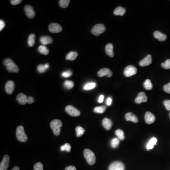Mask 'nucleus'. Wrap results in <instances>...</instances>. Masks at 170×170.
Returning <instances> with one entry per match:
<instances>
[{"label":"nucleus","mask_w":170,"mask_h":170,"mask_svg":"<svg viewBox=\"0 0 170 170\" xmlns=\"http://www.w3.org/2000/svg\"><path fill=\"white\" fill-rule=\"evenodd\" d=\"M84 155L86 161L89 165H93L96 162V158L94 153L88 149H86L84 151Z\"/></svg>","instance_id":"nucleus-1"},{"label":"nucleus","mask_w":170,"mask_h":170,"mask_svg":"<svg viewBox=\"0 0 170 170\" xmlns=\"http://www.w3.org/2000/svg\"><path fill=\"white\" fill-rule=\"evenodd\" d=\"M50 126L55 136H59L60 134L61 128L62 126V122L61 121L59 120H54L51 122Z\"/></svg>","instance_id":"nucleus-2"},{"label":"nucleus","mask_w":170,"mask_h":170,"mask_svg":"<svg viewBox=\"0 0 170 170\" xmlns=\"http://www.w3.org/2000/svg\"><path fill=\"white\" fill-rule=\"evenodd\" d=\"M16 137L19 141L25 142L28 140V138L25 133L24 129L22 126H19L16 130Z\"/></svg>","instance_id":"nucleus-3"},{"label":"nucleus","mask_w":170,"mask_h":170,"mask_svg":"<svg viewBox=\"0 0 170 170\" xmlns=\"http://www.w3.org/2000/svg\"><path fill=\"white\" fill-rule=\"evenodd\" d=\"M105 27L103 24H98L95 25L91 30V32L95 36H99L100 35L105 31Z\"/></svg>","instance_id":"nucleus-4"},{"label":"nucleus","mask_w":170,"mask_h":170,"mask_svg":"<svg viewBox=\"0 0 170 170\" xmlns=\"http://www.w3.org/2000/svg\"><path fill=\"white\" fill-rule=\"evenodd\" d=\"M137 73V69L133 65H129L125 68L124 70V74L126 77H130L135 75Z\"/></svg>","instance_id":"nucleus-5"},{"label":"nucleus","mask_w":170,"mask_h":170,"mask_svg":"<svg viewBox=\"0 0 170 170\" xmlns=\"http://www.w3.org/2000/svg\"><path fill=\"white\" fill-rule=\"evenodd\" d=\"M66 113L73 117H78L80 115V112L72 105H68L65 108Z\"/></svg>","instance_id":"nucleus-6"},{"label":"nucleus","mask_w":170,"mask_h":170,"mask_svg":"<svg viewBox=\"0 0 170 170\" xmlns=\"http://www.w3.org/2000/svg\"><path fill=\"white\" fill-rule=\"evenodd\" d=\"M108 170H125L124 165L121 162H114L111 164Z\"/></svg>","instance_id":"nucleus-7"},{"label":"nucleus","mask_w":170,"mask_h":170,"mask_svg":"<svg viewBox=\"0 0 170 170\" xmlns=\"http://www.w3.org/2000/svg\"><path fill=\"white\" fill-rule=\"evenodd\" d=\"M50 32L53 33H58L62 30V26L57 23H51L49 26Z\"/></svg>","instance_id":"nucleus-8"},{"label":"nucleus","mask_w":170,"mask_h":170,"mask_svg":"<svg viewBox=\"0 0 170 170\" xmlns=\"http://www.w3.org/2000/svg\"><path fill=\"white\" fill-rule=\"evenodd\" d=\"M24 10L26 15L29 19H33L36 15L34 10L31 5H26L24 7Z\"/></svg>","instance_id":"nucleus-9"},{"label":"nucleus","mask_w":170,"mask_h":170,"mask_svg":"<svg viewBox=\"0 0 170 170\" xmlns=\"http://www.w3.org/2000/svg\"><path fill=\"white\" fill-rule=\"evenodd\" d=\"M10 157L8 155H5L3 161L0 164V170H6L9 167Z\"/></svg>","instance_id":"nucleus-10"},{"label":"nucleus","mask_w":170,"mask_h":170,"mask_svg":"<svg viewBox=\"0 0 170 170\" xmlns=\"http://www.w3.org/2000/svg\"><path fill=\"white\" fill-rule=\"evenodd\" d=\"M15 89V83L13 81H8L5 85V91L7 94L11 95L12 94Z\"/></svg>","instance_id":"nucleus-11"},{"label":"nucleus","mask_w":170,"mask_h":170,"mask_svg":"<svg viewBox=\"0 0 170 170\" xmlns=\"http://www.w3.org/2000/svg\"><path fill=\"white\" fill-rule=\"evenodd\" d=\"M147 101V97L146 96V94L143 92H140L138 94V97L135 99V103L138 104H140L142 103H145Z\"/></svg>","instance_id":"nucleus-12"},{"label":"nucleus","mask_w":170,"mask_h":170,"mask_svg":"<svg viewBox=\"0 0 170 170\" xmlns=\"http://www.w3.org/2000/svg\"><path fill=\"white\" fill-rule=\"evenodd\" d=\"M97 75L99 77L106 76L107 77H110L113 76V73L108 68H103L99 70L98 72Z\"/></svg>","instance_id":"nucleus-13"},{"label":"nucleus","mask_w":170,"mask_h":170,"mask_svg":"<svg viewBox=\"0 0 170 170\" xmlns=\"http://www.w3.org/2000/svg\"><path fill=\"white\" fill-rule=\"evenodd\" d=\"M152 62V56L151 55H147L145 58L140 61L139 64L141 67H145V66H148L150 65Z\"/></svg>","instance_id":"nucleus-14"},{"label":"nucleus","mask_w":170,"mask_h":170,"mask_svg":"<svg viewBox=\"0 0 170 170\" xmlns=\"http://www.w3.org/2000/svg\"><path fill=\"white\" fill-rule=\"evenodd\" d=\"M155 115L151 112H147L145 114V120L146 123L148 124H151L155 121Z\"/></svg>","instance_id":"nucleus-15"},{"label":"nucleus","mask_w":170,"mask_h":170,"mask_svg":"<svg viewBox=\"0 0 170 170\" xmlns=\"http://www.w3.org/2000/svg\"><path fill=\"white\" fill-rule=\"evenodd\" d=\"M28 98L27 95L23 93H20L19 94L17 97V100L19 104L22 105H25L28 103Z\"/></svg>","instance_id":"nucleus-16"},{"label":"nucleus","mask_w":170,"mask_h":170,"mask_svg":"<svg viewBox=\"0 0 170 170\" xmlns=\"http://www.w3.org/2000/svg\"><path fill=\"white\" fill-rule=\"evenodd\" d=\"M154 37L158 39L160 42H164L167 39V36L166 35L162 34L159 31H156L154 33Z\"/></svg>","instance_id":"nucleus-17"},{"label":"nucleus","mask_w":170,"mask_h":170,"mask_svg":"<svg viewBox=\"0 0 170 170\" xmlns=\"http://www.w3.org/2000/svg\"><path fill=\"white\" fill-rule=\"evenodd\" d=\"M6 69L9 73H18L19 71V68L14 62L6 66Z\"/></svg>","instance_id":"nucleus-18"},{"label":"nucleus","mask_w":170,"mask_h":170,"mask_svg":"<svg viewBox=\"0 0 170 170\" xmlns=\"http://www.w3.org/2000/svg\"><path fill=\"white\" fill-rule=\"evenodd\" d=\"M40 41L43 45H46L52 44L53 40L49 36H42L40 38Z\"/></svg>","instance_id":"nucleus-19"},{"label":"nucleus","mask_w":170,"mask_h":170,"mask_svg":"<svg viewBox=\"0 0 170 170\" xmlns=\"http://www.w3.org/2000/svg\"><path fill=\"white\" fill-rule=\"evenodd\" d=\"M125 118L127 121H131L135 123H137L138 122V118L132 113H126Z\"/></svg>","instance_id":"nucleus-20"},{"label":"nucleus","mask_w":170,"mask_h":170,"mask_svg":"<svg viewBox=\"0 0 170 170\" xmlns=\"http://www.w3.org/2000/svg\"><path fill=\"white\" fill-rule=\"evenodd\" d=\"M113 46L112 44H108L105 46V52L108 56L110 57H113L114 56L113 53Z\"/></svg>","instance_id":"nucleus-21"},{"label":"nucleus","mask_w":170,"mask_h":170,"mask_svg":"<svg viewBox=\"0 0 170 170\" xmlns=\"http://www.w3.org/2000/svg\"><path fill=\"white\" fill-rule=\"evenodd\" d=\"M102 124H103V127H104L106 130L109 131L112 128L113 123L108 118H105L103 120Z\"/></svg>","instance_id":"nucleus-22"},{"label":"nucleus","mask_w":170,"mask_h":170,"mask_svg":"<svg viewBox=\"0 0 170 170\" xmlns=\"http://www.w3.org/2000/svg\"><path fill=\"white\" fill-rule=\"evenodd\" d=\"M126 9L121 6H119L115 9L113 14L116 16H123L126 12Z\"/></svg>","instance_id":"nucleus-23"},{"label":"nucleus","mask_w":170,"mask_h":170,"mask_svg":"<svg viewBox=\"0 0 170 170\" xmlns=\"http://www.w3.org/2000/svg\"><path fill=\"white\" fill-rule=\"evenodd\" d=\"M157 142H158V140L155 138H151L147 145V150H149L153 149L154 146L157 145Z\"/></svg>","instance_id":"nucleus-24"},{"label":"nucleus","mask_w":170,"mask_h":170,"mask_svg":"<svg viewBox=\"0 0 170 170\" xmlns=\"http://www.w3.org/2000/svg\"><path fill=\"white\" fill-rule=\"evenodd\" d=\"M36 42V36L34 34H31L28 37V45L29 47H33L35 44Z\"/></svg>","instance_id":"nucleus-25"},{"label":"nucleus","mask_w":170,"mask_h":170,"mask_svg":"<svg viewBox=\"0 0 170 170\" xmlns=\"http://www.w3.org/2000/svg\"><path fill=\"white\" fill-rule=\"evenodd\" d=\"M38 51L42 55H48L49 53V50L47 47H46L44 45H41L38 47Z\"/></svg>","instance_id":"nucleus-26"},{"label":"nucleus","mask_w":170,"mask_h":170,"mask_svg":"<svg viewBox=\"0 0 170 170\" xmlns=\"http://www.w3.org/2000/svg\"><path fill=\"white\" fill-rule=\"evenodd\" d=\"M78 53L77 52H70L66 56V58L67 60L70 61H74L77 58Z\"/></svg>","instance_id":"nucleus-27"},{"label":"nucleus","mask_w":170,"mask_h":170,"mask_svg":"<svg viewBox=\"0 0 170 170\" xmlns=\"http://www.w3.org/2000/svg\"><path fill=\"white\" fill-rule=\"evenodd\" d=\"M76 132L77 137H80L85 133V130L80 126H77L76 128Z\"/></svg>","instance_id":"nucleus-28"},{"label":"nucleus","mask_w":170,"mask_h":170,"mask_svg":"<svg viewBox=\"0 0 170 170\" xmlns=\"http://www.w3.org/2000/svg\"><path fill=\"white\" fill-rule=\"evenodd\" d=\"M106 109L105 106H97L94 108V111L96 113H103L105 112Z\"/></svg>","instance_id":"nucleus-29"},{"label":"nucleus","mask_w":170,"mask_h":170,"mask_svg":"<svg viewBox=\"0 0 170 170\" xmlns=\"http://www.w3.org/2000/svg\"><path fill=\"white\" fill-rule=\"evenodd\" d=\"M144 86L145 89L147 90H150L152 89L153 85L150 80L147 79L144 83Z\"/></svg>","instance_id":"nucleus-30"},{"label":"nucleus","mask_w":170,"mask_h":170,"mask_svg":"<svg viewBox=\"0 0 170 170\" xmlns=\"http://www.w3.org/2000/svg\"><path fill=\"white\" fill-rule=\"evenodd\" d=\"M115 134L119 140H124V134L122 130H120V129L116 130L115 131Z\"/></svg>","instance_id":"nucleus-31"},{"label":"nucleus","mask_w":170,"mask_h":170,"mask_svg":"<svg viewBox=\"0 0 170 170\" xmlns=\"http://www.w3.org/2000/svg\"><path fill=\"white\" fill-rule=\"evenodd\" d=\"M64 86H65V88L68 89H70L73 88L74 86V83L72 81H70V80H66L64 83Z\"/></svg>","instance_id":"nucleus-32"},{"label":"nucleus","mask_w":170,"mask_h":170,"mask_svg":"<svg viewBox=\"0 0 170 170\" xmlns=\"http://www.w3.org/2000/svg\"><path fill=\"white\" fill-rule=\"evenodd\" d=\"M70 3V0H60L59 4L62 8H66L69 6Z\"/></svg>","instance_id":"nucleus-33"},{"label":"nucleus","mask_w":170,"mask_h":170,"mask_svg":"<svg viewBox=\"0 0 170 170\" xmlns=\"http://www.w3.org/2000/svg\"><path fill=\"white\" fill-rule=\"evenodd\" d=\"M120 140L118 138H114L111 141V145L113 149H115L118 147L119 145Z\"/></svg>","instance_id":"nucleus-34"},{"label":"nucleus","mask_w":170,"mask_h":170,"mask_svg":"<svg viewBox=\"0 0 170 170\" xmlns=\"http://www.w3.org/2000/svg\"><path fill=\"white\" fill-rule=\"evenodd\" d=\"M61 151H66L70 152L71 151V146L70 144L66 143L64 146H61Z\"/></svg>","instance_id":"nucleus-35"},{"label":"nucleus","mask_w":170,"mask_h":170,"mask_svg":"<svg viewBox=\"0 0 170 170\" xmlns=\"http://www.w3.org/2000/svg\"><path fill=\"white\" fill-rule=\"evenodd\" d=\"M95 86H96V84L95 83H88L85 85L84 87V89L86 90H90V89L94 88H95Z\"/></svg>","instance_id":"nucleus-36"},{"label":"nucleus","mask_w":170,"mask_h":170,"mask_svg":"<svg viewBox=\"0 0 170 170\" xmlns=\"http://www.w3.org/2000/svg\"><path fill=\"white\" fill-rule=\"evenodd\" d=\"M37 70L39 73H45L47 69L46 68L45 65L39 64L37 67Z\"/></svg>","instance_id":"nucleus-37"},{"label":"nucleus","mask_w":170,"mask_h":170,"mask_svg":"<svg viewBox=\"0 0 170 170\" xmlns=\"http://www.w3.org/2000/svg\"><path fill=\"white\" fill-rule=\"evenodd\" d=\"M161 66L164 69L168 70L170 69V59H168L165 62L161 64Z\"/></svg>","instance_id":"nucleus-38"},{"label":"nucleus","mask_w":170,"mask_h":170,"mask_svg":"<svg viewBox=\"0 0 170 170\" xmlns=\"http://www.w3.org/2000/svg\"><path fill=\"white\" fill-rule=\"evenodd\" d=\"M34 170H44L43 164L40 162L36 163L34 166Z\"/></svg>","instance_id":"nucleus-39"},{"label":"nucleus","mask_w":170,"mask_h":170,"mask_svg":"<svg viewBox=\"0 0 170 170\" xmlns=\"http://www.w3.org/2000/svg\"><path fill=\"white\" fill-rule=\"evenodd\" d=\"M13 62H13V61L12 59H10V58L5 59L3 61V65L6 66V67L10 65V64H12Z\"/></svg>","instance_id":"nucleus-40"},{"label":"nucleus","mask_w":170,"mask_h":170,"mask_svg":"<svg viewBox=\"0 0 170 170\" xmlns=\"http://www.w3.org/2000/svg\"><path fill=\"white\" fill-rule=\"evenodd\" d=\"M163 103L166 107V109L170 111V100H165L164 101Z\"/></svg>","instance_id":"nucleus-41"},{"label":"nucleus","mask_w":170,"mask_h":170,"mask_svg":"<svg viewBox=\"0 0 170 170\" xmlns=\"http://www.w3.org/2000/svg\"><path fill=\"white\" fill-rule=\"evenodd\" d=\"M72 75V72L70 70H67L62 73V76L64 77H69Z\"/></svg>","instance_id":"nucleus-42"},{"label":"nucleus","mask_w":170,"mask_h":170,"mask_svg":"<svg viewBox=\"0 0 170 170\" xmlns=\"http://www.w3.org/2000/svg\"><path fill=\"white\" fill-rule=\"evenodd\" d=\"M164 90L166 93L170 94V82L164 86Z\"/></svg>","instance_id":"nucleus-43"},{"label":"nucleus","mask_w":170,"mask_h":170,"mask_svg":"<svg viewBox=\"0 0 170 170\" xmlns=\"http://www.w3.org/2000/svg\"><path fill=\"white\" fill-rule=\"evenodd\" d=\"M22 0H11L10 3L13 5H16L21 3Z\"/></svg>","instance_id":"nucleus-44"},{"label":"nucleus","mask_w":170,"mask_h":170,"mask_svg":"<svg viewBox=\"0 0 170 170\" xmlns=\"http://www.w3.org/2000/svg\"><path fill=\"white\" fill-rule=\"evenodd\" d=\"M5 25L6 24H5V22L3 20H1V19L0 20V31H1L3 30V29L5 27Z\"/></svg>","instance_id":"nucleus-45"},{"label":"nucleus","mask_w":170,"mask_h":170,"mask_svg":"<svg viewBox=\"0 0 170 170\" xmlns=\"http://www.w3.org/2000/svg\"><path fill=\"white\" fill-rule=\"evenodd\" d=\"M34 102V98L31 97H29L28 98V104H32Z\"/></svg>","instance_id":"nucleus-46"},{"label":"nucleus","mask_w":170,"mask_h":170,"mask_svg":"<svg viewBox=\"0 0 170 170\" xmlns=\"http://www.w3.org/2000/svg\"><path fill=\"white\" fill-rule=\"evenodd\" d=\"M65 170H77V169L74 166H69L66 167Z\"/></svg>","instance_id":"nucleus-47"},{"label":"nucleus","mask_w":170,"mask_h":170,"mask_svg":"<svg viewBox=\"0 0 170 170\" xmlns=\"http://www.w3.org/2000/svg\"><path fill=\"white\" fill-rule=\"evenodd\" d=\"M112 98L111 97H108L106 101V104L107 105H108V106H109L111 104H112Z\"/></svg>","instance_id":"nucleus-48"},{"label":"nucleus","mask_w":170,"mask_h":170,"mask_svg":"<svg viewBox=\"0 0 170 170\" xmlns=\"http://www.w3.org/2000/svg\"><path fill=\"white\" fill-rule=\"evenodd\" d=\"M104 96L103 95H101L98 99V102L100 103H102L104 101Z\"/></svg>","instance_id":"nucleus-49"},{"label":"nucleus","mask_w":170,"mask_h":170,"mask_svg":"<svg viewBox=\"0 0 170 170\" xmlns=\"http://www.w3.org/2000/svg\"><path fill=\"white\" fill-rule=\"evenodd\" d=\"M12 170H19V168L18 166H16Z\"/></svg>","instance_id":"nucleus-50"},{"label":"nucleus","mask_w":170,"mask_h":170,"mask_svg":"<svg viewBox=\"0 0 170 170\" xmlns=\"http://www.w3.org/2000/svg\"><path fill=\"white\" fill-rule=\"evenodd\" d=\"M45 66H46V69H48V68L49 67V64L48 63H46V64H45Z\"/></svg>","instance_id":"nucleus-51"},{"label":"nucleus","mask_w":170,"mask_h":170,"mask_svg":"<svg viewBox=\"0 0 170 170\" xmlns=\"http://www.w3.org/2000/svg\"></svg>","instance_id":"nucleus-52"}]
</instances>
